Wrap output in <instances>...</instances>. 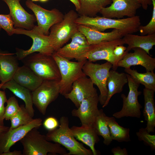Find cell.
Returning <instances> with one entry per match:
<instances>
[{"label": "cell", "instance_id": "cell-4", "mask_svg": "<svg viewBox=\"0 0 155 155\" xmlns=\"http://www.w3.org/2000/svg\"><path fill=\"white\" fill-rule=\"evenodd\" d=\"M24 65L30 68L43 80L59 81L61 79L58 65L52 55L33 53L21 60Z\"/></svg>", "mask_w": 155, "mask_h": 155}, {"label": "cell", "instance_id": "cell-15", "mask_svg": "<svg viewBox=\"0 0 155 155\" xmlns=\"http://www.w3.org/2000/svg\"><path fill=\"white\" fill-rule=\"evenodd\" d=\"M110 6L102 8L100 13L102 16L120 19L124 16H136L137 9L141 7L138 0H112Z\"/></svg>", "mask_w": 155, "mask_h": 155}, {"label": "cell", "instance_id": "cell-10", "mask_svg": "<svg viewBox=\"0 0 155 155\" xmlns=\"http://www.w3.org/2000/svg\"><path fill=\"white\" fill-rule=\"evenodd\" d=\"M129 91L127 96L124 94L121 95L123 105L122 109L114 113L113 117L117 119L125 117H130L140 118L141 113V104L138 101V96L142 93L138 90L140 84L134 81L130 75L126 74Z\"/></svg>", "mask_w": 155, "mask_h": 155}, {"label": "cell", "instance_id": "cell-8", "mask_svg": "<svg viewBox=\"0 0 155 155\" xmlns=\"http://www.w3.org/2000/svg\"><path fill=\"white\" fill-rule=\"evenodd\" d=\"M112 64L108 61L101 64L94 63L86 61L82 67V70L87 76L89 77L94 84L99 89L100 94L99 102L103 106L105 103L108 95L107 80Z\"/></svg>", "mask_w": 155, "mask_h": 155}, {"label": "cell", "instance_id": "cell-25", "mask_svg": "<svg viewBox=\"0 0 155 155\" xmlns=\"http://www.w3.org/2000/svg\"><path fill=\"white\" fill-rule=\"evenodd\" d=\"M124 44L128 45L126 51L128 52L134 48L143 49L149 55L150 51L155 45V34L145 36H139L129 34L122 38Z\"/></svg>", "mask_w": 155, "mask_h": 155}, {"label": "cell", "instance_id": "cell-26", "mask_svg": "<svg viewBox=\"0 0 155 155\" xmlns=\"http://www.w3.org/2000/svg\"><path fill=\"white\" fill-rule=\"evenodd\" d=\"M128 82L126 74L119 73L113 69L110 70L107 80L108 95L103 108L106 106L112 97L115 94L122 92L124 85Z\"/></svg>", "mask_w": 155, "mask_h": 155}, {"label": "cell", "instance_id": "cell-38", "mask_svg": "<svg viewBox=\"0 0 155 155\" xmlns=\"http://www.w3.org/2000/svg\"><path fill=\"white\" fill-rule=\"evenodd\" d=\"M43 124L44 128L48 131L54 129L59 125L57 120L53 117L47 118L44 121Z\"/></svg>", "mask_w": 155, "mask_h": 155}, {"label": "cell", "instance_id": "cell-16", "mask_svg": "<svg viewBox=\"0 0 155 155\" xmlns=\"http://www.w3.org/2000/svg\"><path fill=\"white\" fill-rule=\"evenodd\" d=\"M94 85L91 79L86 76L80 77L73 82L71 91L64 96L78 108L83 100L98 95Z\"/></svg>", "mask_w": 155, "mask_h": 155}, {"label": "cell", "instance_id": "cell-30", "mask_svg": "<svg viewBox=\"0 0 155 155\" xmlns=\"http://www.w3.org/2000/svg\"><path fill=\"white\" fill-rule=\"evenodd\" d=\"M124 71L135 82L143 85L145 88L155 91V73L154 71H147L142 73L130 68L125 69Z\"/></svg>", "mask_w": 155, "mask_h": 155}, {"label": "cell", "instance_id": "cell-9", "mask_svg": "<svg viewBox=\"0 0 155 155\" xmlns=\"http://www.w3.org/2000/svg\"><path fill=\"white\" fill-rule=\"evenodd\" d=\"M59 81L43 80L41 84L32 92L33 104L40 112L45 115L48 106L55 101L60 94Z\"/></svg>", "mask_w": 155, "mask_h": 155}, {"label": "cell", "instance_id": "cell-22", "mask_svg": "<svg viewBox=\"0 0 155 155\" xmlns=\"http://www.w3.org/2000/svg\"><path fill=\"white\" fill-rule=\"evenodd\" d=\"M13 79L17 83L32 92L41 84L43 80L24 65L18 67Z\"/></svg>", "mask_w": 155, "mask_h": 155}, {"label": "cell", "instance_id": "cell-5", "mask_svg": "<svg viewBox=\"0 0 155 155\" xmlns=\"http://www.w3.org/2000/svg\"><path fill=\"white\" fill-rule=\"evenodd\" d=\"M52 56L58 65L61 75V79L59 82L60 94L64 96L71 91L75 81L86 76L83 71L82 67L87 60L72 61L55 52Z\"/></svg>", "mask_w": 155, "mask_h": 155}, {"label": "cell", "instance_id": "cell-28", "mask_svg": "<svg viewBox=\"0 0 155 155\" xmlns=\"http://www.w3.org/2000/svg\"><path fill=\"white\" fill-rule=\"evenodd\" d=\"M80 7L77 11L80 16L93 17L97 16L101 9L111 4L112 0H79Z\"/></svg>", "mask_w": 155, "mask_h": 155}, {"label": "cell", "instance_id": "cell-45", "mask_svg": "<svg viewBox=\"0 0 155 155\" xmlns=\"http://www.w3.org/2000/svg\"><path fill=\"white\" fill-rule=\"evenodd\" d=\"M48 0H39V1L42 2H44Z\"/></svg>", "mask_w": 155, "mask_h": 155}, {"label": "cell", "instance_id": "cell-13", "mask_svg": "<svg viewBox=\"0 0 155 155\" xmlns=\"http://www.w3.org/2000/svg\"><path fill=\"white\" fill-rule=\"evenodd\" d=\"M42 125V119H33L29 123L12 129H9L0 133V155L9 152L11 147L20 141L31 129H38Z\"/></svg>", "mask_w": 155, "mask_h": 155}, {"label": "cell", "instance_id": "cell-24", "mask_svg": "<svg viewBox=\"0 0 155 155\" xmlns=\"http://www.w3.org/2000/svg\"><path fill=\"white\" fill-rule=\"evenodd\" d=\"M1 89L3 90H9L16 96L23 100L29 115L33 117L34 110L33 107L32 93L30 90L18 84L13 79L2 84Z\"/></svg>", "mask_w": 155, "mask_h": 155}, {"label": "cell", "instance_id": "cell-18", "mask_svg": "<svg viewBox=\"0 0 155 155\" xmlns=\"http://www.w3.org/2000/svg\"><path fill=\"white\" fill-rule=\"evenodd\" d=\"M133 53H127L117 63V66L126 68L133 65H140L146 71H154L155 68V58L149 55L143 49L139 48L132 49Z\"/></svg>", "mask_w": 155, "mask_h": 155}, {"label": "cell", "instance_id": "cell-40", "mask_svg": "<svg viewBox=\"0 0 155 155\" xmlns=\"http://www.w3.org/2000/svg\"><path fill=\"white\" fill-rule=\"evenodd\" d=\"M114 155H127V150L125 148H121L119 146L113 148L111 150Z\"/></svg>", "mask_w": 155, "mask_h": 155}, {"label": "cell", "instance_id": "cell-33", "mask_svg": "<svg viewBox=\"0 0 155 155\" xmlns=\"http://www.w3.org/2000/svg\"><path fill=\"white\" fill-rule=\"evenodd\" d=\"M7 105L5 108L4 119L10 120V118L16 114L20 108L17 99L14 96L10 97L6 102Z\"/></svg>", "mask_w": 155, "mask_h": 155}, {"label": "cell", "instance_id": "cell-44", "mask_svg": "<svg viewBox=\"0 0 155 155\" xmlns=\"http://www.w3.org/2000/svg\"><path fill=\"white\" fill-rule=\"evenodd\" d=\"M9 127L4 125L0 126V133L8 130Z\"/></svg>", "mask_w": 155, "mask_h": 155}, {"label": "cell", "instance_id": "cell-32", "mask_svg": "<svg viewBox=\"0 0 155 155\" xmlns=\"http://www.w3.org/2000/svg\"><path fill=\"white\" fill-rule=\"evenodd\" d=\"M18 111L10 118L11 125L9 129L28 124L33 119L24 105H21Z\"/></svg>", "mask_w": 155, "mask_h": 155}, {"label": "cell", "instance_id": "cell-23", "mask_svg": "<svg viewBox=\"0 0 155 155\" xmlns=\"http://www.w3.org/2000/svg\"><path fill=\"white\" fill-rule=\"evenodd\" d=\"M13 54L0 51V81L2 84L13 79L19 67L18 59Z\"/></svg>", "mask_w": 155, "mask_h": 155}, {"label": "cell", "instance_id": "cell-47", "mask_svg": "<svg viewBox=\"0 0 155 155\" xmlns=\"http://www.w3.org/2000/svg\"><path fill=\"white\" fill-rule=\"evenodd\" d=\"M1 28H0V30H1Z\"/></svg>", "mask_w": 155, "mask_h": 155}, {"label": "cell", "instance_id": "cell-39", "mask_svg": "<svg viewBox=\"0 0 155 155\" xmlns=\"http://www.w3.org/2000/svg\"><path fill=\"white\" fill-rule=\"evenodd\" d=\"M127 47L123 45L116 46L113 50V54L116 57L121 59L127 52L126 51Z\"/></svg>", "mask_w": 155, "mask_h": 155}, {"label": "cell", "instance_id": "cell-14", "mask_svg": "<svg viewBox=\"0 0 155 155\" xmlns=\"http://www.w3.org/2000/svg\"><path fill=\"white\" fill-rule=\"evenodd\" d=\"M71 42L55 52L69 60L75 59L78 61L87 60L86 55L89 48L85 36L78 30L72 36Z\"/></svg>", "mask_w": 155, "mask_h": 155}, {"label": "cell", "instance_id": "cell-48", "mask_svg": "<svg viewBox=\"0 0 155 155\" xmlns=\"http://www.w3.org/2000/svg\"></svg>", "mask_w": 155, "mask_h": 155}, {"label": "cell", "instance_id": "cell-27", "mask_svg": "<svg viewBox=\"0 0 155 155\" xmlns=\"http://www.w3.org/2000/svg\"><path fill=\"white\" fill-rule=\"evenodd\" d=\"M155 91L144 88L143 90L144 107L143 116L146 121V129L149 133L154 132L155 127Z\"/></svg>", "mask_w": 155, "mask_h": 155}, {"label": "cell", "instance_id": "cell-29", "mask_svg": "<svg viewBox=\"0 0 155 155\" xmlns=\"http://www.w3.org/2000/svg\"><path fill=\"white\" fill-rule=\"evenodd\" d=\"M106 119L113 140H116L120 142L131 141L129 128H125L120 125L113 117H109L106 116Z\"/></svg>", "mask_w": 155, "mask_h": 155}, {"label": "cell", "instance_id": "cell-31", "mask_svg": "<svg viewBox=\"0 0 155 155\" xmlns=\"http://www.w3.org/2000/svg\"><path fill=\"white\" fill-rule=\"evenodd\" d=\"M106 116L102 109L99 110V113L92 126L98 135L101 136L103 138L104 144L108 146L113 140L106 119Z\"/></svg>", "mask_w": 155, "mask_h": 155}, {"label": "cell", "instance_id": "cell-37", "mask_svg": "<svg viewBox=\"0 0 155 155\" xmlns=\"http://www.w3.org/2000/svg\"><path fill=\"white\" fill-rule=\"evenodd\" d=\"M2 84H0V126L4 125V115L5 111V104L7 101L6 94L4 91L1 90Z\"/></svg>", "mask_w": 155, "mask_h": 155}, {"label": "cell", "instance_id": "cell-21", "mask_svg": "<svg viewBox=\"0 0 155 155\" xmlns=\"http://www.w3.org/2000/svg\"><path fill=\"white\" fill-rule=\"evenodd\" d=\"M70 128L76 140L89 146L93 155L98 154V152L95 148V145L99 142L100 139L93 126L82 125L80 127L73 126Z\"/></svg>", "mask_w": 155, "mask_h": 155}, {"label": "cell", "instance_id": "cell-42", "mask_svg": "<svg viewBox=\"0 0 155 155\" xmlns=\"http://www.w3.org/2000/svg\"><path fill=\"white\" fill-rule=\"evenodd\" d=\"M1 155H23L22 152L20 150H14L13 151L4 152Z\"/></svg>", "mask_w": 155, "mask_h": 155}, {"label": "cell", "instance_id": "cell-20", "mask_svg": "<svg viewBox=\"0 0 155 155\" xmlns=\"http://www.w3.org/2000/svg\"><path fill=\"white\" fill-rule=\"evenodd\" d=\"M78 30L86 37L90 45L122 38L123 36L118 30L114 29L110 32L99 31L91 28L79 25Z\"/></svg>", "mask_w": 155, "mask_h": 155}, {"label": "cell", "instance_id": "cell-17", "mask_svg": "<svg viewBox=\"0 0 155 155\" xmlns=\"http://www.w3.org/2000/svg\"><path fill=\"white\" fill-rule=\"evenodd\" d=\"M9 9V14L14 23V28L30 30L36 21L34 15L27 12L20 4V0H3Z\"/></svg>", "mask_w": 155, "mask_h": 155}, {"label": "cell", "instance_id": "cell-11", "mask_svg": "<svg viewBox=\"0 0 155 155\" xmlns=\"http://www.w3.org/2000/svg\"><path fill=\"white\" fill-rule=\"evenodd\" d=\"M26 4L34 13L37 22V26H35L33 28L45 35H49L51 28L63 19L64 15L56 8L47 10L30 0H27Z\"/></svg>", "mask_w": 155, "mask_h": 155}, {"label": "cell", "instance_id": "cell-3", "mask_svg": "<svg viewBox=\"0 0 155 155\" xmlns=\"http://www.w3.org/2000/svg\"><path fill=\"white\" fill-rule=\"evenodd\" d=\"M59 123V128L48 131L46 135L48 141L64 146L69 151L66 155H93L90 149H87L76 140L69 127L67 117H61Z\"/></svg>", "mask_w": 155, "mask_h": 155}, {"label": "cell", "instance_id": "cell-34", "mask_svg": "<svg viewBox=\"0 0 155 155\" xmlns=\"http://www.w3.org/2000/svg\"><path fill=\"white\" fill-rule=\"evenodd\" d=\"M136 135L138 140L143 141L147 145L149 146L152 150L155 149V135H152L148 132L146 128H141Z\"/></svg>", "mask_w": 155, "mask_h": 155}, {"label": "cell", "instance_id": "cell-1", "mask_svg": "<svg viewBox=\"0 0 155 155\" xmlns=\"http://www.w3.org/2000/svg\"><path fill=\"white\" fill-rule=\"evenodd\" d=\"M75 22L78 25L102 32L109 29H117L121 32L123 37L127 34L138 32L141 25L140 17L136 15L132 17L118 19L97 16L93 17L81 16L77 18Z\"/></svg>", "mask_w": 155, "mask_h": 155}, {"label": "cell", "instance_id": "cell-19", "mask_svg": "<svg viewBox=\"0 0 155 155\" xmlns=\"http://www.w3.org/2000/svg\"><path fill=\"white\" fill-rule=\"evenodd\" d=\"M98 95L83 100L77 109L71 111L73 116L78 117L82 125L92 126L99 111Z\"/></svg>", "mask_w": 155, "mask_h": 155}, {"label": "cell", "instance_id": "cell-41", "mask_svg": "<svg viewBox=\"0 0 155 155\" xmlns=\"http://www.w3.org/2000/svg\"><path fill=\"white\" fill-rule=\"evenodd\" d=\"M139 2L141 5L142 8L146 10L148 7V5L152 4V1L151 0H138Z\"/></svg>", "mask_w": 155, "mask_h": 155}, {"label": "cell", "instance_id": "cell-46", "mask_svg": "<svg viewBox=\"0 0 155 155\" xmlns=\"http://www.w3.org/2000/svg\"><path fill=\"white\" fill-rule=\"evenodd\" d=\"M32 1H39V0H31Z\"/></svg>", "mask_w": 155, "mask_h": 155}, {"label": "cell", "instance_id": "cell-2", "mask_svg": "<svg viewBox=\"0 0 155 155\" xmlns=\"http://www.w3.org/2000/svg\"><path fill=\"white\" fill-rule=\"evenodd\" d=\"M20 141L23 146V155H66L67 153L59 144L48 141L46 135L36 128L30 130Z\"/></svg>", "mask_w": 155, "mask_h": 155}, {"label": "cell", "instance_id": "cell-43", "mask_svg": "<svg viewBox=\"0 0 155 155\" xmlns=\"http://www.w3.org/2000/svg\"><path fill=\"white\" fill-rule=\"evenodd\" d=\"M74 5L75 9L77 11L80 9V5L79 0H69Z\"/></svg>", "mask_w": 155, "mask_h": 155}, {"label": "cell", "instance_id": "cell-36", "mask_svg": "<svg viewBox=\"0 0 155 155\" xmlns=\"http://www.w3.org/2000/svg\"><path fill=\"white\" fill-rule=\"evenodd\" d=\"M0 28L4 30L9 36L14 34V23L9 14H0Z\"/></svg>", "mask_w": 155, "mask_h": 155}, {"label": "cell", "instance_id": "cell-6", "mask_svg": "<svg viewBox=\"0 0 155 155\" xmlns=\"http://www.w3.org/2000/svg\"><path fill=\"white\" fill-rule=\"evenodd\" d=\"M79 15L73 10L65 14L63 19L53 25L49 35L55 52L67 42L78 31V24L75 21Z\"/></svg>", "mask_w": 155, "mask_h": 155}, {"label": "cell", "instance_id": "cell-7", "mask_svg": "<svg viewBox=\"0 0 155 155\" xmlns=\"http://www.w3.org/2000/svg\"><path fill=\"white\" fill-rule=\"evenodd\" d=\"M14 34H24L32 40L31 46L27 50L17 49L16 54L18 60H21L29 55L38 52L47 55H52L55 52L49 35H46L33 28L30 30L15 28Z\"/></svg>", "mask_w": 155, "mask_h": 155}, {"label": "cell", "instance_id": "cell-35", "mask_svg": "<svg viewBox=\"0 0 155 155\" xmlns=\"http://www.w3.org/2000/svg\"><path fill=\"white\" fill-rule=\"evenodd\" d=\"M153 5L152 17L149 22L145 26H140L139 28L142 36L151 35L155 34V0H151Z\"/></svg>", "mask_w": 155, "mask_h": 155}, {"label": "cell", "instance_id": "cell-12", "mask_svg": "<svg viewBox=\"0 0 155 155\" xmlns=\"http://www.w3.org/2000/svg\"><path fill=\"white\" fill-rule=\"evenodd\" d=\"M124 44L122 38H120L90 45L86 58L92 62L102 60H106L112 64L113 69L116 70L118 67L117 64L121 59L114 55L113 50L116 46Z\"/></svg>", "mask_w": 155, "mask_h": 155}]
</instances>
